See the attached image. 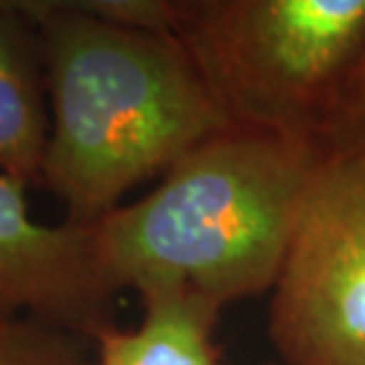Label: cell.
Here are the masks:
<instances>
[{"mask_svg":"<svg viewBox=\"0 0 365 365\" xmlns=\"http://www.w3.org/2000/svg\"><path fill=\"white\" fill-rule=\"evenodd\" d=\"M38 29L50 135L38 182L91 228L138 182L230 128L173 34L112 24L76 0H19Z\"/></svg>","mask_w":365,"mask_h":365,"instance_id":"1","label":"cell"},{"mask_svg":"<svg viewBox=\"0 0 365 365\" xmlns=\"http://www.w3.org/2000/svg\"><path fill=\"white\" fill-rule=\"evenodd\" d=\"M316 143L230 126L182 155L143 200L91 225L112 294H180L216 313L273 289L313 171Z\"/></svg>","mask_w":365,"mask_h":365,"instance_id":"2","label":"cell"},{"mask_svg":"<svg viewBox=\"0 0 365 365\" xmlns=\"http://www.w3.org/2000/svg\"><path fill=\"white\" fill-rule=\"evenodd\" d=\"M171 34L230 126L323 148L365 48V0H173Z\"/></svg>","mask_w":365,"mask_h":365,"instance_id":"3","label":"cell"},{"mask_svg":"<svg viewBox=\"0 0 365 365\" xmlns=\"http://www.w3.org/2000/svg\"><path fill=\"white\" fill-rule=\"evenodd\" d=\"M271 339L287 365H365V150H327L273 284Z\"/></svg>","mask_w":365,"mask_h":365,"instance_id":"4","label":"cell"},{"mask_svg":"<svg viewBox=\"0 0 365 365\" xmlns=\"http://www.w3.org/2000/svg\"><path fill=\"white\" fill-rule=\"evenodd\" d=\"M29 182L0 173V313L95 339L112 327V289L100 275L93 228L36 221Z\"/></svg>","mask_w":365,"mask_h":365,"instance_id":"5","label":"cell"},{"mask_svg":"<svg viewBox=\"0 0 365 365\" xmlns=\"http://www.w3.org/2000/svg\"><path fill=\"white\" fill-rule=\"evenodd\" d=\"M48 135L38 29L19 0H0V173L38 182Z\"/></svg>","mask_w":365,"mask_h":365,"instance_id":"6","label":"cell"},{"mask_svg":"<svg viewBox=\"0 0 365 365\" xmlns=\"http://www.w3.org/2000/svg\"><path fill=\"white\" fill-rule=\"evenodd\" d=\"M135 330L107 327L93 341L98 365H218L211 330L218 313L180 294L143 297Z\"/></svg>","mask_w":365,"mask_h":365,"instance_id":"7","label":"cell"},{"mask_svg":"<svg viewBox=\"0 0 365 365\" xmlns=\"http://www.w3.org/2000/svg\"><path fill=\"white\" fill-rule=\"evenodd\" d=\"M0 365H86L81 337L0 313Z\"/></svg>","mask_w":365,"mask_h":365,"instance_id":"8","label":"cell"},{"mask_svg":"<svg viewBox=\"0 0 365 365\" xmlns=\"http://www.w3.org/2000/svg\"><path fill=\"white\" fill-rule=\"evenodd\" d=\"M323 150H365V48L341 91Z\"/></svg>","mask_w":365,"mask_h":365,"instance_id":"9","label":"cell"}]
</instances>
